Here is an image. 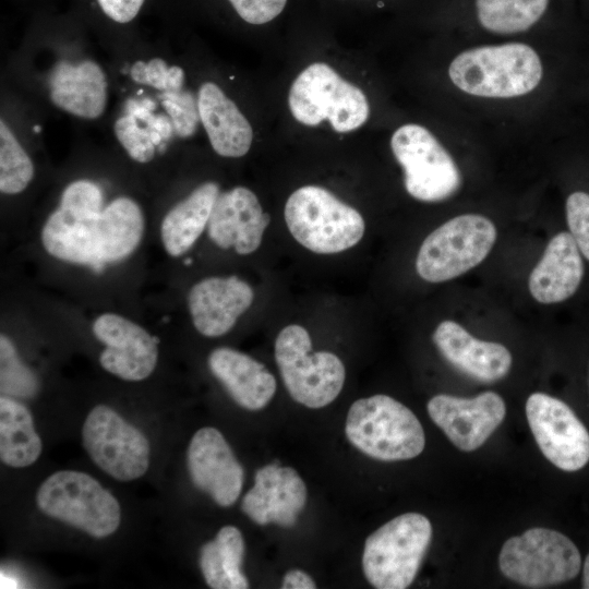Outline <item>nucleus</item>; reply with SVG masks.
I'll return each instance as SVG.
<instances>
[{"mask_svg":"<svg viewBox=\"0 0 589 589\" xmlns=\"http://www.w3.org/2000/svg\"><path fill=\"white\" fill-rule=\"evenodd\" d=\"M144 230L143 212L128 196L117 197L105 207L60 202L45 221L40 241L57 260L100 268L130 256Z\"/></svg>","mask_w":589,"mask_h":589,"instance_id":"1","label":"nucleus"},{"mask_svg":"<svg viewBox=\"0 0 589 589\" xmlns=\"http://www.w3.org/2000/svg\"><path fill=\"white\" fill-rule=\"evenodd\" d=\"M448 73L465 93L508 98L534 89L542 77V65L530 46L509 43L466 50L452 61Z\"/></svg>","mask_w":589,"mask_h":589,"instance_id":"2","label":"nucleus"},{"mask_svg":"<svg viewBox=\"0 0 589 589\" xmlns=\"http://www.w3.org/2000/svg\"><path fill=\"white\" fill-rule=\"evenodd\" d=\"M345 432L356 448L382 461L411 459L425 445L423 428L414 413L383 394L356 400L349 408Z\"/></svg>","mask_w":589,"mask_h":589,"instance_id":"3","label":"nucleus"},{"mask_svg":"<svg viewBox=\"0 0 589 589\" xmlns=\"http://www.w3.org/2000/svg\"><path fill=\"white\" fill-rule=\"evenodd\" d=\"M284 215L291 236L317 254L346 251L362 239L365 230L356 208L318 185L297 189L288 197Z\"/></svg>","mask_w":589,"mask_h":589,"instance_id":"4","label":"nucleus"},{"mask_svg":"<svg viewBox=\"0 0 589 589\" xmlns=\"http://www.w3.org/2000/svg\"><path fill=\"white\" fill-rule=\"evenodd\" d=\"M36 504L46 516L97 539L112 534L121 520L117 498L96 479L76 470L50 474L37 490Z\"/></svg>","mask_w":589,"mask_h":589,"instance_id":"5","label":"nucleus"},{"mask_svg":"<svg viewBox=\"0 0 589 589\" xmlns=\"http://www.w3.org/2000/svg\"><path fill=\"white\" fill-rule=\"evenodd\" d=\"M432 538L430 520L418 513L399 515L371 533L364 543L362 568L377 589L411 585Z\"/></svg>","mask_w":589,"mask_h":589,"instance_id":"6","label":"nucleus"},{"mask_svg":"<svg viewBox=\"0 0 589 589\" xmlns=\"http://www.w3.org/2000/svg\"><path fill=\"white\" fill-rule=\"evenodd\" d=\"M275 360L290 396L308 408H322L337 398L346 370L329 351H313L308 330L297 324L284 327L275 340Z\"/></svg>","mask_w":589,"mask_h":589,"instance_id":"7","label":"nucleus"},{"mask_svg":"<svg viewBox=\"0 0 589 589\" xmlns=\"http://www.w3.org/2000/svg\"><path fill=\"white\" fill-rule=\"evenodd\" d=\"M288 104L300 123L314 127L328 120L339 133L360 128L370 112L364 93L323 62L310 64L297 76Z\"/></svg>","mask_w":589,"mask_h":589,"instance_id":"8","label":"nucleus"},{"mask_svg":"<svg viewBox=\"0 0 589 589\" xmlns=\"http://www.w3.org/2000/svg\"><path fill=\"white\" fill-rule=\"evenodd\" d=\"M496 236L494 224L482 215L456 216L423 240L416 259L417 273L429 283L454 279L488 256Z\"/></svg>","mask_w":589,"mask_h":589,"instance_id":"9","label":"nucleus"},{"mask_svg":"<svg viewBox=\"0 0 589 589\" xmlns=\"http://www.w3.org/2000/svg\"><path fill=\"white\" fill-rule=\"evenodd\" d=\"M498 565L506 578L526 587L542 588L575 578L581 556L563 533L532 528L504 542Z\"/></svg>","mask_w":589,"mask_h":589,"instance_id":"10","label":"nucleus"},{"mask_svg":"<svg viewBox=\"0 0 589 589\" xmlns=\"http://www.w3.org/2000/svg\"><path fill=\"white\" fill-rule=\"evenodd\" d=\"M390 147L405 172V188L416 200L440 202L457 192L461 176L452 156L424 127L398 128Z\"/></svg>","mask_w":589,"mask_h":589,"instance_id":"11","label":"nucleus"},{"mask_svg":"<svg viewBox=\"0 0 589 589\" xmlns=\"http://www.w3.org/2000/svg\"><path fill=\"white\" fill-rule=\"evenodd\" d=\"M83 447L94 464L118 481H132L147 471V437L112 408L95 406L82 428Z\"/></svg>","mask_w":589,"mask_h":589,"instance_id":"12","label":"nucleus"},{"mask_svg":"<svg viewBox=\"0 0 589 589\" xmlns=\"http://www.w3.org/2000/svg\"><path fill=\"white\" fill-rule=\"evenodd\" d=\"M530 430L542 454L564 471H577L589 461V432L562 400L544 393L526 402Z\"/></svg>","mask_w":589,"mask_h":589,"instance_id":"13","label":"nucleus"},{"mask_svg":"<svg viewBox=\"0 0 589 589\" xmlns=\"http://www.w3.org/2000/svg\"><path fill=\"white\" fill-rule=\"evenodd\" d=\"M92 333L105 345L99 363L110 374L139 382L154 372L158 341L141 325L116 313H103L94 320Z\"/></svg>","mask_w":589,"mask_h":589,"instance_id":"14","label":"nucleus"},{"mask_svg":"<svg viewBox=\"0 0 589 589\" xmlns=\"http://www.w3.org/2000/svg\"><path fill=\"white\" fill-rule=\"evenodd\" d=\"M432 421L449 441L464 452L479 448L504 420L506 406L494 392H484L472 398L445 394L428 402Z\"/></svg>","mask_w":589,"mask_h":589,"instance_id":"15","label":"nucleus"},{"mask_svg":"<svg viewBox=\"0 0 589 589\" xmlns=\"http://www.w3.org/2000/svg\"><path fill=\"white\" fill-rule=\"evenodd\" d=\"M187 466L193 484L223 507L238 500L243 485V469L224 435L205 426L192 436Z\"/></svg>","mask_w":589,"mask_h":589,"instance_id":"16","label":"nucleus"},{"mask_svg":"<svg viewBox=\"0 0 589 589\" xmlns=\"http://www.w3.org/2000/svg\"><path fill=\"white\" fill-rule=\"evenodd\" d=\"M269 220L257 196L245 187H236L218 194L207 232L218 248L248 255L260 248Z\"/></svg>","mask_w":589,"mask_h":589,"instance_id":"17","label":"nucleus"},{"mask_svg":"<svg viewBox=\"0 0 589 589\" xmlns=\"http://www.w3.org/2000/svg\"><path fill=\"white\" fill-rule=\"evenodd\" d=\"M305 501L306 486L298 472L273 462L256 470L241 509L257 525L274 522L288 528L296 524Z\"/></svg>","mask_w":589,"mask_h":589,"instance_id":"18","label":"nucleus"},{"mask_svg":"<svg viewBox=\"0 0 589 589\" xmlns=\"http://www.w3.org/2000/svg\"><path fill=\"white\" fill-rule=\"evenodd\" d=\"M252 287L237 276L208 277L194 284L187 304L195 329L206 337L227 334L251 306Z\"/></svg>","mask_w":589,"mask_h":589,"instance_id":"19","label":"nucleus"},{"mask_svg":"<svg viewBox=\"0 0 589 589\" xmlns=\"http://www.w3.org/2000/svg\"><path fill=\"white\" fill-rule=\"evenodd\" d=\"M433 341L454 368L477 381L501 380L512 366V354L504 345L477 339L454 321L441 322Z\"/></svg>","mask_w":589,"mask_h":589,"instance_id":"20","label":"nucleus"},{"mask_svg":"<svg viewBox=\"0 0 589 589\" xmlns=\"http://www.w3.org/2000/svg\"><path fill=\"white\" fill-rule=\"evenodd\" d=\"M584 276L580 251L569 232L555 235L530 273L532 298L543 304L562 302L578 289Z\"/></svg>","mask_w":589,"mask_h":589,"instance_id":"21","label":"nucleus"},{"mask_svg":"<svg viewBox=\"0 0 589 589\" xmlns=\"http://www.w3.org/2000/svg\"><path fill=\"white\" fill-rule=\"evenodd\" d=\"M50 99L62 110L85 119H96L107 105V80L94 61H59L49 79Z\"/></svg>","mask_w":589,"mask_h":589,"instance_id":"22","label":"nucleus"},{"mask_svg":"<svg viewBox=\"0 0 589 589\" xmlns=\"http://www.w3.org/2000/svg\"><path fill=\"white\" fill-rule=\"evenodd\" d=\"M207 363L230 397L244 409L264 408L276 392L274 375L263 363L241 351L216 348L209 353Z\"/></svg>","mask_w":589,"mask_h":589,"instance_id":"23","label":"nucleus"},{"mask_svg":"<svg viewBox=\"0 0 589 589\" xmlns=\"http://www.w3.org/2000/svg\"><path fill=\"white\" fill-rule=\"evenodd\" d=\"M197 108L211 145L218 155L238 158L249 152L252 127L218 85L212 82L201 85Z\"/></svg>","mask_w":589,"mask_h":589,"instance_id":"24","label":"nucleus"},{"mask_svg":"<svg viewBox=\"0 0 589 589\" xmlns=\"http://www.w3.org/2000/svg\"><path fill=\"white\" fill-rule=\"evenodd\" d=\"M219 187L213 181L195 188L165 215L160 239L168 255L179 257L197 241L208 225Z\"/></svg>","mask_w":589,"mask_h":589,"instance_id":"25","label":"nucleus"},{"mask_svg":"<svg viewBox=\"0 0 589 589\" xmlns=\"http://www.w3.org/2000/svg\"><path fill=\"white\" fill-rule=\"evenodd\" d=\"M244 541L235 526H225L215 539L200 550V567L203 577L213 589H245L249 581L241 572Z\"/></svg>","mask_w":589,"mask_h":589,"instance_id":"26","label":"nucleus"},{"mask_svg":"<svg viewBox=\"0 0 589 589\" xmlns=\"http://www.w3.org/2000/svg\"><path fill=\"white\" fill-rule=\"evenodd\" d=\"M41 440L29 410L21 402L0 398V459L12 468L33 465L40 456Z\"/></svg>","mask_w":589,"mask_h":589,"instance_id":"27","label":"nucleus"},{"mask_svg":"<svg viewBox=\"0 0 589 589\" xmlns=\"http://www.w3.org/2000/svg\"><path fill=\"white\" fill-rule=\"evenodd\" d=\"M549 0H477L480 24L497 34L527 31L545 12Z\"/></svg>","mask_w":589,"mask_h":589,"instance_id":"28","label":"nucleus"},{"mask_svg":"<svg viewBox=\"0 0 589 589\" xmlns=\"http://www.w3.org/2000/svg\"><path fill=\"white\" fill-rule=\"evenodd\" d=\"M34 177V165L3 120L0 121V191L13 195L24 191Z\"/></svg>","mask_w":589,"mask_h":589,"instance_id":"29","label":"nucleus"},{"mask_svg":"<svg viewBox=\"0 0 589 589\" xmlns=\"http://www.w3.org/2000/svg\"><path fill=\"white\" fill-rule=\"evenodd\" d=\"M2 393L31 397L38 389L35 375L17 358L12 341L3 334L0 338Z\"/></svg>","mask_w":589,"mask_h":589,"instance_id":"30","label":"nucleus"},{"mask_svg":"<svg viewBox=\"0 0 589 589\" xmlns=\"http://www.w3.org/2000/svg\"><path fill=\"white\" fill-rule=\"evenodd\" d=\"M130 74L134 82L152 86L163 93L179 92L184 83L183 70L177 65L169 67L160 58H154L148 62L136 61Z\"/></svg>","mask_w":589,"mask_h":589,"instance_id":"31","label":"nucleus"},{"mask_svg":"<svg viewBox=\"0 0 589 589\" xmlns=\"http://www.w3.org/2000/svg\"><path fill=\"white\" fill-rule=\"evenodd\" d=\"M115 133L129 156L137 163L146 164L155 155V143L151 133L139 127L132 115L123 116L115 122Z\"/></svg>","mask_w":589,"mask_h":589,"instance_id":"32","label":"nucleus"},{"mask_svg":"<svg viewBox=\"0 0 589 589\" xmlns=\"http://www.w3.org/2000/svg\"><path fill=\"white\" fill-rule=\"evenodd\" d=\"M161 104L171 118V124L181 137L191 136L200 119L197 100L190 92L163 93Z\"/></svg>","mask_w":589,"mask_h":589,"instance_id":"33","label":"nucleus"},{"mask_svg":"<svg viewBox=\"0 0 589 589\" xmlns=\"http://www.w3.org/2000/svg\"><path fill=\"white\" fill-rule=\"evenodd\" d=\"M566 220L579 251L589 261V194L574 192L566 200Z\"/></svg>","mask_w":589,"mask_h":589,"instance_id":"34","label":"nucleus"},{"mask_svg":"<svg viewBox=\"0 0 589 589\" xmlns=\"http://www.w3.org/2000/svg\"><path fill=\"white\" fill-rule=\"evenodd\" d=\"M241 19L250 24H265L284 10L287 0H229Z\"/></svg>","mask_w":589,"mask_h":589,"instance_id":"35","label":"nucleus"},{"mask_svg":"<svg viewBox=\"0 0 589 589\" xmlns=\"http://www.w3.org/2000/svg\"><path fill=\"white\" fill-rule=\"evenodd\" d=\"M104 13L118 23H128L139 13L144 0H97Z\"/></svg>","mask_w":589,"mask_h":589,"instance_id":"36","label":"nucleus"},{"mask_svg":"<svg viewBox=\"0 0 589 589\" xmlns=\"http://www.w3.org/2000/svg\"><path fill=\"white\" fill-rule=\"evenodd\" d=\"M281 588L284 589H314L316 585L312 577L300 569L288 570L284 578Z\"/></svg>","mask_w":589,"mask_h":589,"instance_id":"37","label":"nucleus"},{"mask_svg":"<svg viewBox=\"0 0 589 589\" xmlns=\"http://www.w3.org/2000/svg\"><path fill=\"white\" fill-rule=\"evenodd\" d=\"M582 587L589 589V554L586 556L584 563Z\"/></svg>","mask_w":589,"mask_h":589,"instance_id":"38","label":"nucleus"}]
</instances>
